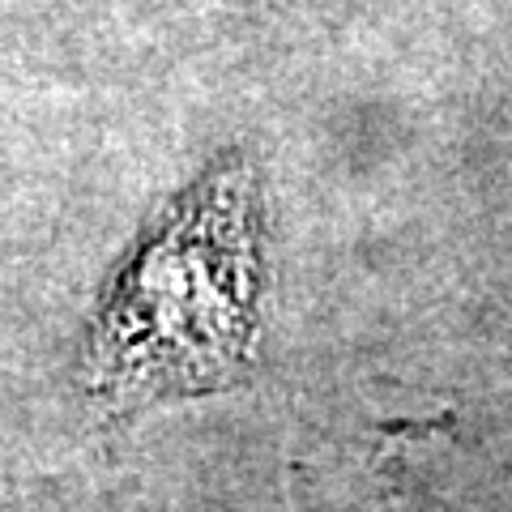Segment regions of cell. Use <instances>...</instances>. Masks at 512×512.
I'll use <instances>...</instances> for the list:
<instances>
[{
	"mask_svg": "<svg viewBox=\"0 0 512 512\" xmlns=\"http://www.w3.org/2000/svg\"><path fill=\"white\" fill-rule=\"evenodd\" d=\"M261 299V197L227 154L146 231L111 278L82 350L107 410L227 389L248 372Z\"/></svg>",
	"mask_w": 512,
	"mask_h": 512,
	"instance_id": "1",
	"label": "cell"
}]
</instances>
